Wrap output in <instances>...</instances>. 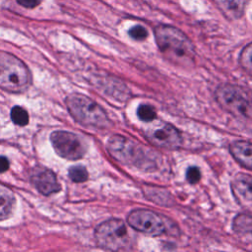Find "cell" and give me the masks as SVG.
I'll return each mask as SVG.
<instances>
[{"label":"cell","instance_id":"obj_1","mask_svg":"<svg viewBox=\"0 0 252 252\" xmlns=\"http://www.w3.org/2000/svg\"><path fill=\"white\" fill-rule=\"evenodd\" d=\"M155 35L159 51L168 61L181 67H191L194 64V45L180 30L159 25L155 30Z\"/></svg>","mask_w":252,"mask_h":252},{"label":"cell","instance_id":"obj_11","mask_svg":"<svg viewBox=\"0 0 252 252\" xmlns=\"http://www.w3.org/2000/svg\"><path fill=\"white\" fill-rule=\"evenodd\" d=\"M232 191L237 200L246 207H252V176L238 173L231 183Z\"/></svg>","mask_w":252,"mask_h":252},{"label":"cell","instance_id":"obj_21","mask_svg":"<svg viewBox=\"0 0 252 252\" xmlns=\"http://www.w3.org/2000/svg\"><path fill=\"white\" fill-rule=\"evenodd\" d=\"M17 2L26 8H34L39 5L40 0H17Z\"/></svg>","mask_w":252,"mask_h":252},{"label":"cell","instance_id":"obj_6","mask_svg":"<svg viewBox=\"0 0 252 252\" xmlns=\"http://www.w3.org/2000/svg\"><path fill=\"white\" fill-rule=\"evenodd\" d=\"M220 105L237 117L252 118V99L239 87L222 85L216 92Z\"/></svg>","mask_w":252,"mask_h":252},{"label":"cell","instance_id":"obj_22","mask_svg":"<svg viewBox=\"0 0 252 252\" xmlns=\"http://www.w3.org/2000/svg\"><path fill=\"white\" fill-rule=\"evenodd\" d=\"M9 168V160L7 158L0 157V172H5Z\"/></svg>","mask_w":252,"mask_h":252},{"label":"cell","instance_id":"obj_8","mask_svg":"<svg viewBox=\"0 0 252 252\" xmlns=\"http://www.w3.org/2000/svg\"><path fill=\"white\" fill-rule=\"evenodd\" d=\"M55 152L62 158L76 160L84 157L86 146L79 136L68 131H55L50 136Z\"/></svg>","mask_w":252,"mask_h":252},{"label":"cell","instance_id":"obj_5","mask_svg":"<svg viewBox=\"0 0 252 252\" xmlns=\"http://www.w3.org/2000/svg\"><path fill=\"white\" fill-rule=\"evenodd\" d=\"M94 238L100 248L111 252L125 248L129 242L126 224L118 219H110L98 224L94 231Z\"/></svg>","mask_w":252,"mask_h":252},{"label":"cell","instance_id":"obj_10","mask_svg":"<svg viewBox=\"0 0 252 252\" xmlns=\"http://www.w3.org/2000/svg\"><path fill=\"white\" fill-rule=\"evenodd\" d=\"M32 182L43 195H50L60 190V184L53 171L45 167H36L32 173Z\"/></svg>","mask_w":252,"mask_h":252},{"label":"cell","instance_id":"obj_16","mask_svg":"<svg viewBox=\"0 0 252 252\" xmlns=\"http://www.w3.org/2000/svg\"><path fill=\"white\" fill-rule=\"evenodd\" d=\"M11 119L15 124L25 126L29 122V114L23 107L14 106L11 110Z\"/></svg>","mask_w":252,"mask_h":252},{"label":"cell","instance_id":"obj_14","mask_svg":"<svg viewBox=\"0 0 252 252\" xmlns=\"http://www.w3.org/2000/svg\"><path fill=\"white\" fill-rule=\"evenodd\" d=\"M15 198L13 193L0 184V220L8 218L13 211Z\"/></svg>","mask_w":252,"mask_h":252},{"label":"cell","instance_id":"obj_13","mask_svg":"<svg viewBox=\"0 0 252 252\" xmlns=\"http://www.w3.org/2000/svg\"><path fill=\"white\" fill-rule=\"evenodd\" d=\"M220 11L229 20H235L242 16L246 0H213Z\"/></svg>","mask_w":252,"mask_h":252},{"label":"cell","instance_id":"obj_2","mask_svg":"<svg viewBox=\"0 0 252 252\" xmlns=\"http://www.w3.org/2000/svg\"><path fill=\"white\" fill-rule=\"evenodd\" d=\"M66 105L73 118L84 126L103 129L110 124L104 109L92 98L82 94L68 95Z\"/></svg>","mask_w":252,"mask_h":252},{"label":"cell","instance_id":"obj_19","mask_svg":"<svg viewBox=\"0 0 252 252\" xmlns=\"http://www.w3.org/2000/svg\"><path fill=\"white\" fill-rule=\"evenodd\" d=\"M129 34L132 38H134L136 40H143L147 37L148 32L144 27L138 25V26H134L132 29H130Z\"/></svg>","mask_w":252,"mask_h":252},{"label":"cell","instance_id":"obj_9","mask_svg":"<svg viewBox=\"0 0 252 252\" xmlns=\"http://www.w3.org/2000/svg\"><path fill=\"white\" fill-rule=\"evenodd\" d=\"M148 141L157 146L166 149H176L182 143V137L178 129L169 123H160L151 126L145 133Z\"/></svg>","mask_w":252,"mask_h":252},{"label":"cell","instance_id":"obj_4","mask_svg":"<svg viewBox=\"0 0 252 252\" xmlns=\"http://www.w3.org/2000/svg\"><path fill=\"white\" fill-rule=\"evenodd\" d=\"M109 155L126 165L147 167L148 156L142 145L122 135H114L107 142Z\"/></svg>","mask_w":252,"mask_h":252},{"label":"cell","instance_id":"obj_7","mask_svg":"<svg viewBox=\"0 0 252 252\" xmlns=\"http://www.w3.org/2000/svg\"><path fill=\"white\" fill-rule=\"evenodd\" d=\"M127 221L135 230L155 236L165 232L169 233L174 227V223L169 224L170 220L164 216L148 209L132 211L127 218Z\"/></svg>","mask_w":252,"mask_h":252},{"label":"cell","instance_id":"obj_15","mask_svg":"<svg viewBox=\"0 0 252 252\" xmlns=\"http://www.w3.org/2000/svg\"><path fill=\"white\" fill-rule=\"evenodd\" d=\"M241 67L250 75H252V43L246 45L239 56Z\"/></svg>","mask_w":252,"mask_h":252},{"label":"cell","instance_id":"obj_3","mask_svg":"<svg viewBox=\"0 0 252 252\" xmlns=\"http://www.w3.org/2000/svg\"><path fill=\"white\" fill-rule=\"evenodd\" d=\"M32 84L28 66L17 56L0 50V89L10 93H23Z\"/></svg>","mask_w":252,"mask_h":252},{"label":"cell","instance_id":"obj_12","mask_svg":"<svg viewBox=\"0 0 252 252\" xmlns=\"http://www.w3.org/2000/svg\"><path fill=\"white\" fill-rule=\"evenodd\" d=\"M229 151L239 164L252 170V143L242 140L235 141L230 145Z\"/></svg>","mask_w":252,"mask_h":252},{"label":"cell","instance_id":"obj_17","mask_svg":"<svg viewBox=\"0 0 252 252\" xmlns=\"http://www.w3.org/2000/svg\"><path fill=\"white\" fill-rule=\"evenodd\" d=\"M137 114H138V117L140 118V120L145 121V122H152L157 117L155 108L149 104H141L138 107Z\"/></svg>","mask_w":252,"mask_h":252},{"label":"cell","instance_id":"obj_18","mask_svg":"<svg viewBox=\"0 0 252 252\" xmlns=\"http://www.w3.org/2000/svg\"><path fill=\"white\" fill-rule=\"evenodd\" d=\"M88 171L86 167L82 165H74L69 169V177L74 181V182H84L88 179Z\"/></svg>","mask_w":252,"mask_h":252},{"label":"cell","instance_id":"obj_20","mask_svg":"<svg viewBox=\"0 0 252 252\" xmlns=\"http://www.w3.org/2000/svg\"><path fill=\"white\" fill-rule=\"evenodd\" d=\"M187 181L191 184L198 183L201 178V171L197 166H190L186 172Z\"/></svg>","mask_w":252,"mask_h":252}]
</instances>
